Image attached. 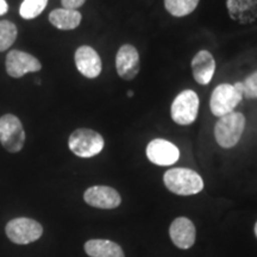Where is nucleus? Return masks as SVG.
<instances>
[{"mask_svg":"<svg viewBox=\"0 0 257 257\" xmlns=\"http://www.w3.org/2000/svg\"><path fill=\"white\" fill-rule=\"evenodd\" d=\"M163 182L170 192L178 195L198 194L204 189L202 178L194 170L188 168H173L163 175Z\"/></svg>","mask_w":257,"mask_h":257,"instance_id":"obj_1","label":"nucleus"},{"mask_svg":"<svg viewBox=\"0 0 257 257\" xmlns=\"http://www.w3.org/2000/svg\"><path fill=\"white\" fill-rule=\"evenodd\" d=\"M244 127L245 117L240 112H231L219 118L214 126V137L217 143L224 149L233 148L239 142Z\"/></svg>","mask_w":257,"mask_h":257,"instance_id":"obj_2","label":"nucleus"},{"mask_svg":"<svg viewBox=\"0 0 257 257\" xmlns=\"http://www.w3.org/2000/svg\"><path fill=\"white\" fill-rule=\"evenodd\" d=\"M242 82H236L234 85L221 83L212 92L210 100L212 114L220 118L225 114L231 113L236 108V106L242 101Z\"/></svg>","mask_w":257,"mask_h":257,"instance_id":"obj_3","label":"nucleus"},{"mask_svg":"<svg viewBox=\"0 0 257 257\" xmlns=\"http://www.w3.org/2000/svg\"><path fill=\"white\" fill-rule=\"evenodd\" d=\"M105 141L100 134L91 128H78L69 136L68 147L74 155L89 159L101 153Z\"/></svg>","mask_w":257,"mask_h":257,"instance_id":"obj_4","label":"nucleus"},{"mask_svg":"<svg viewBox=\"0 0 257 257\" xmlns=\"http://www.w3.org/2000/svg\"><path fill=\"white\" fill-rule=\"evenodd\" d=\"M6 236L11 242L25 245L36 242L43 233V226L35 219L27 217L15 218L6 224Z\"/></svg>","mask_w":257,"mask_h":257,"instance_id":"obj_5","label":"nucleus"},{"mask_svg":"<svg viewBox=\"0 0 257 257\" xmlns=\"http://www.w3.org/2000/svg\"><path fill=\"white\" fill-rule=\"evenodd\" d=\"M199 112V96L192 89L182 91L174 99L170 108L172 119L179 125L194 123Z\"/></svg>","mask_w":257,"mask_h":257,"instance_id":"obj_6","label":"nucleus"},{"mask_svg":"<svg viewBox=\"0 0 257 257\" xmlns=\"http://www.w3.org/2000/svg\"><path fill=\"white\" fill-rule=\"evenodd\" d=\"M0 143L9 153H18L25 143V131L22 121L14 114L0 118Z\"/></svg>","mask_w":257,"mask_h":257,"instance_id":"obj_7","label":"nucleus"},{"mask_svg":"<svg viewBox=\"0 0 257 257\" xmlns=\"http://www.w3.org/2000/svg\"><path fill=\"white\" fill-rule=\"evenodd\" d=\"M42 64L31 54L11 50L6 56V72L12 78L19 79L28 73L40 72Z\"/></svg>","mask_w":257,"mask_h":257,"instance_id":"obj_8","label":"nucleus"},{"mask_svg":"<svg viewBox=\"0 0 257 257\" xmlns=\"http://www.w3.org/2000/svg\"><path fill=\"white\" fill-rule=\"evenodd\" d=\"M83 200L89 206L101 208V210H112V208H117L121 204L119 193L108 186H93L86 189Z\"/></svg>","mask_w":257,"mask_h":257,"instance_id":"obj_9","label":"nucleus"},{"mask_svg":"<svg viewBox=\"0 0 257 257\" xmlns=\"http://www.w3.org/2000/svg\"><path fill=\"white\" fill-rule=\"evenodd\" d=\"M140 54L131 44H123L115 55V69L124 80H133L140 73Z\"/></svg>","mask_w":257,"mask_h":257,"instance_id":"obj_10","label":"nucleus"},{"mask_svg":"<svg viewBox=\"0 0 257 257\" xmlns=\"http://www.w3.org/2000/svg\"><path fill=\"white\" fill-rule=\"evenodd\" d=\"M147 156L150 162L157 166H172L178 162L180 152L178 147L169 141L156 138L148 144Z\"/></svg>","mask_w":257,"mask_h":257,"instance_id":"obj_11","label":"nucleus"},{"mask_svg":"<svg viewBox=\"0 0 257 257\" xmlns=\"http://www.w3.org/2000/svg\"><path fill=\"white\" fill-rule=\"evenodd\" d=\"M75 66L88 79L98 78L102 69L100 56L89 46H82L75 51Z\"/></svg>","mask_w":257,"mask_h":257,"instance_id":"obj_12","label":"nucleus"},{"mask_svg":"<svg viewBox=\"0 0 257 257\" xmlns=\"http://www.w3.org/2000/svg\"><path fill=\"white\" fill-rule=\"evenodd\" d=\"M172 242L180 249H189L195 243L197 231L192 220L186 217H179L173 220L169 227Z\"/></svg>","mask_w":257,"mask_h":257,"instance_id":"obj_13","label":"nucleus"},{"mask_svg":"<svg viewBox=\"0 0 257 257\" xmlns=\"http://www.w3.org/2000/svg\"><path fill=\"white\" fill-rule=\"evenodd\" d=\"M193 78L200 85H208L214 75L216 61L207 50H200L192 60Z\"/></svg>","mask_w":257,"mask_h":257,"instance_id":"obj_14","label":"nucleus"},{"mask_svg":"<svg viewBox=\"0 0 257 257\" xmlns=\"http://www.w3.org/2000/svg\"><path fill=\"white\" fill-rule=\"evenodd\" d=\"M230 17L239 24L257 22V0H227Z\"/></svg>","mask_w":257,"mask_h":257,"instance_id":"obj_15","label":"nucleus"},{"mask_svg":"<svg viewBox=\"0 0 257 257\" xmlns=\"http://www.w3.org/2000/svg\"><path fill=\"white\" fill-rule=\"evenodd\" d=\"M85 251L89 257H125L119 244L107 239H91L85 243Z\"/></svg>","mask_w":257,"mask_h":257,"instance_id":"obj_16","label":"nucleus"},{"mask_svg":"<svg viewBox=\"0 0 257 257\" xmlns=\"http://www.w3.org/2000/svg\"><path fill=\"white\" fill-rule=\"evenodd\" d=\"M81 14L78 10L56 9L50 12L49 22L60 30H73L81 23Z\"/></svg>","mask_w":257,"mask_h":257,"instance_id":"obj_17","label":"nucleus"},{"mask_svg":"<svg viewBox=\"0 0 257 257\" xmlns=\"http://www.w3.org/2000/svg\"><path fill=\"white\" fill-rule=\"evenodd\" d=\"M199 4V0H165V8L174 17L191 15Z\"/></svg>","mask_w":257,"mask_h":257,"instance_id":"obj_18","label":"nucleus"},{"mask_svg":"<svg viewBox=\"0 0 257 257\" xmlns=\"http://www.w3.org/2000/svg\"><path fill=\"white\" fill-rule=\"evenodd\" d=\"M17 27L10 21H0V53L8 50L17 38Z\"/></svg>","mask_w":257,"mask_h":257,"instance_id":"obj_19","label":"nucleus"},{"mask_svg":"<svg viewBox=\"0 0 257 257\" xmlns=\"http://www.w3.org/2000/svg\"><path fill=\"white\" fill-rule=\"evenodd\" d=\"M48 0H24L22 3L19 14L24 19H34L44 11Z\"/></svg>","mask_w":257,"mask_h":257,"instance_id":"obj_20","label":"nucleus"},{"mask_svg":"<svg viewBox=\"0 0 257 257\" xmlns=\"http://www.w3.org/2000/svg\"><path fill=\"white\" fill-rule=\"evenodd\" d=\"M243 96L248 99H257V72L252 73L242 82Z\"/></svg>","mask_w":257,"mask_h":257,"instance_id":"obj_21","label":"nucleus"},{"mask_svg":"<svg viewBox=\"0 0 257 257\" xmlns=\"http://www.w3.org/2000/svg\"><path fill=\"white\" fill-rule=\"evenodd\" d=\"M86 0H61V4H62L63 9L68 10H78L79 8L85 4Z\"/></svg>","mask_w":257,"mask_h":257,"instance_id":"obj_22","label":"nucleus"},{"mask_svg":"<svg viewBox=\"0 0 257 257\" xmlns=\"http://www.w3.org/2000/svg\"><path fill=\"white\" fill-rule=\"evenodd\" d=\"M8 10H9L8 3H6L5 0H0V16L5 15L6 12H8Z\"/></svg>","mask_w":257,"mask_h":257,"instance_id":"obj_23","label":"nucleus"},{"mask_svg":"<svg viewBox=\"0 0 257 257\" xmlns=\"http://www.w3.org/2000/svg\"><path fill=\"white\" fill-rule=\"evenodd\" d=\"M133 95H134L133 91H128V92H127V96H133Z\"/></svg>","mask_w":257,"mask_h":257,"instance_id":"obj_24","label":"nucleus"},{"mask_svg":"<svg viewBox=\"0 0 257 257\" xmlns=\"http://www.w3.org/2000/svg\"><path fill=\"white\" fill-rule=\"evenodd\" d=\"M255 234H256V237H257V221H256V224H255Z\"/></svg>","mask_w":257,"mask_h":257,"instance_id":"obj_25","label":"nucleus"}]
</instances>
